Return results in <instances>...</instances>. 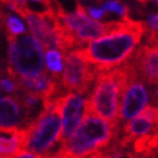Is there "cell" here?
Segmentation results:
<instances>
[{"mask_svg": "<svg viewBox=\"0 0 158 158\" xmlns=\"http://www.w3.org/2000/svg\"><path fill=\"white\" fill-rule=\"evenodd\" d=\"M145 32L144 22L125 17L121 21H114L108 34L76 50L98 73L109 72L131 59Z\"/></svg>", "mask_w": 158, "mask_h": 158, "instance_id": "obj_1", "label": "cell"}, {"mask_svg": "<svg viewBox=\"0 0 158 158\" xmlns=\"http://www.w3.org/2000/svg\"><path fill=\"white\" fill-rule=\"evenodd\" d=\"M132 75L134 68L129 62L109 72L98 73L90 99L88 100L90 112L114 126H120L118 117L122 95Z\"/></svg>", "mask_w": 158, "mask_h": 158, "instance_id": "obj_2", "label": "cell"}, {"mask_svg": "<svg viewBox=\"0 0 158 158\" xmlns=\"http://www.w3.org/2000/svg\"><path fill=\"white\" fill-rule=\"evenodd\" d=\"M59 98V97H58ZM44 103V110L26 130L25 151L36 156H46L60 143L62 121L59 100Z\"/></svg>", "mask_w": 158, "mask_h": 158, "instance_id": "obj_3", "label": "cell"}, {"mask_svg": "<svg viewBox=\"0 0 158 158\" xmlns=\"http://www.w3.org/2000/svg\"><path fill=\"white\" fill-rule=\"evenodd\" d=\"M8 39V75L10 77H36L45 71L43 45L31 35L9 36Z\"/></svg>", "mask_w": 158, "mask_h": 158, "instance_id": "obj_4", "label": "cell"}, {"mask_svg": "<svg viewBox=\"0 0 158 158\" xmlns=\"http://www.w3.org/2000/svg\"><path fill=\"white\" fill-rule=\"evenodd\" d=\"M97 76L98 72L78 55L77 50L64 55L63 72L59 77L60 86L64 91H72L78 95L86 94Z\"/></svg>", "mask_w": 158, "mask_h": 158, "instance_id": "obj_5", "label": "cell"}, {"mask_svg": "<svg viewBox=\"0 0 158 158\" xmlns=\"http://www.w3.org/2000/svg\"><path fill=\"white\" fill-rule=\"evenodd\" d=\"M58 100L62 113L60 141H66L76 132L88 113V100L76 93H66Z\"/></svg>", "mask_w": 158, "mask_h": 158, "instance_id": "obj_6", "label": "cell"}, {"mask_svg": "<svg viewBox=\"0 0 158 158\" xmlns=\"http://www.w3.org/2000/svg\"><path fill=\"white\" fill-rule=\"evenodd\" d=\"M149 94L148 89L145 88L144 81L134 71V75L131 76L130 81L127 82L122 95L121 102V110L120 117H118V123H123L134 120L139 113H141L148 106Z\"/></svg>", "mask_w": 158, "mask_h": 158, "instance_id": "obj_7", "label": "cell"}, {"mask_svg": "<svg viewBox=\"0 0 158 158\" xmlns=\"http://www.w3.org/2000/svg\"><path fill=\"white\" fill-rule=\"evenodd\" d=\"M131 67L148 85L158 84V45H141L129 60Z\"/></svg>", "mask_w": 158, "mask_h": 158, "instance_id": "obj_8", "label": "cell"}, {"mask_svg": "<svg viewBox=\"0 0 158 158\" xmlns=\"http://www.w3.org/2000/svg\"><path fill=\"white\" fill-rule=\"evenodd\" d=\"M31 123L18 94L0 100V129H27Z\"/></svg>", "mask_w": 158, "mask_h": 158, "instance_id": "obj_9", "label": "cell"}, {"mask_svg": "<svg viewBox=\"0 0 158 158\" xmlns=\"http://www.w3.org/2000/svg\"><path fill=\"white\" fill-rule=\"evenodd\" d=\"M25 129H0V157L13 158L25 151Z\"/></svg>", "mask_w": 158, "mask_h": 158, "instance_id": "obj_10", "label": "cell"}, {"mask_svg": "<svg viewBox=\"0 0 158 158\" xmlns=\"http://www.w3.org/2000/svg\"><path fill=\"white\" fill-rule=\"evenodd\" d=\"M63 55L58 50H48L45 55V63L46 67L50 71V73L55 77H60L63 72Z\"/></svg>", "mask_w": 158, "mask_h": 158, "instance_id": "obj_11", "label": "cell"}, {"mask_svg": "<svg viewBox=\"0 0 158 158\" xmlns=\"http://www.w3.org/2000/svg\"><path fill=\"white\" fill-rule=\"evenodd\" d=\"M102 152H103L104 158H139L132 151H127L125 148H121L114 141Z\"/></svg>", "mask_w": 158, "mask_h": 158, "instance_id": "obj_12", "label": "cell"}, {"mask_svg": "<svg viewBox=\"0 0 158 158\" xmlns=\"http://www.w3.org/2000/svg\"><path fill=\"white\" fill-rule=\"evenodd\" d=\"M147 89H148V94H149L148 108L152 110L156 123L158 125V84L149 85Z\"/></svg>", "mask_w": 158, "mask_h": 158, "instance_id": "obj_13", "label": "cell"}, {"mask_svg": "<svg viewBox=\"0 0 158 158\" xmlns=\"http://www.w3.org/2000/svg\"><path fill=\"white\" fill-rule=\"evenodd\" d=\"M102 8L104 9V12L117 13L118 15H121L122 18L129 17V6L126 4L120 3V2H106V3H103Z\"/></svg>", "mask_w": 158, "mask_h": 158, "instance_id": "obj_14", "label": "cell"}, {"mask_svg": "<svg viewBox=\"0 0 158 158\" xmlns=\"http://www.w3.org/2000/svg\"><path fill=\"white\" fill-rule=\"evenodd\" d=\"M0 88H2L5 93H13V94H18L21 88L14 77H2L0 78Z\"/></svg>", "mask_w": 158, "mask_h": 158, "instance_id": "obj_15", "label": "cell"}, {"mask_svg": "<svg viewBox=\"0 0 158 158\" xmlns=\"http://www.w3.org/2000/svg\"><path fill=\"white\" fill-rule=\"evenodd\" d=\"M86 9V13H88V15H90V17L93 19H100L104 15V9L103 8H95V6H88L85 8Z\"/></svg>", "mask_w": 158, "mask_h": 158, "instance_id": "obj_16", "label": "cell"}, {"mask_svg": "<svg viewBox=\"0 0 158 158\" xmlns=\"http://www.w3.org/2000/svg\"><path fill=\"white\" fill-rule=\"evenodd\" d=\"M148 28L158 34V14H152L148 17Z\"/></svg>", "mask_w": 158, "mask_h": 158, "instance_id": "obj_17", "label": "cell"}, {"mask_svg": "<svg viewBox=\"0 0 158 158\" xmlns=\"http://www.w3.org/2000/svg\"><path fill=\"white\" fill-rule=\"evenodd\" d=\"M15 158H41L40 156H36L34 153H30V152H26V151H23L21 154H18Z\"/></svg>", "mask_w": 158, "mask_h": 158, "instance_id": "obj_18", "label": "cell"}, {"mask_svg": "<svg viewBox=\"0 0 158 158\" xmlns=\"http://www.w3.org/2000/svg\"><path fill=\"white\" fill-rule=\"evenodd\" d=\"M88 158H104V156H103V152L100 151V152H98V153H95V154L88 157Z\"/></svg>", "mask_w": 158, "mask_h": 158, "instance_id": "obj_19", "label": "cell"}, {"mask_svg": "<svg viewBox=\"0 0 158 158\" xmlns=\"http://www.w3.org/2000/svg\"><path fill=\"white\" fill-rule=\"evenodd\" d=\"M154 45H158V43H156V44H154Z\"/></svg>", "mask_w": 158, "mask_h": 158, "instance_id": "obj_20", "label": "cell"}, {"mask_svg": "<svg viewBox=\"0 0 158 158\" xmlns=\"http://www.w3.org/2000/svg\"><path fill=\"white\" fill-rule=\"evenodd\" d=\"M0 158H3V157H0Z\"/></svg>", "mask_w": 158, "mask_h": 158, "instance_id": "obj_21", "label": "cell"}, {"mask_svg": "<svg viewBox=\"0 0 158 158\" xmlns=\"http://www.w3.org/2000/svg\"><path fill=\"white\" fill-rule=\"evenodd\" d=\"M0 100H2V99H0Z\"/></svg>", "mask_w": 158, "mask_h": 158, "instance_id": "obj_22", "label": "cell"}]
</instances>
